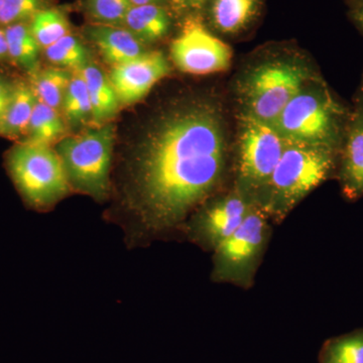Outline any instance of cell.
<instances>
[{
  "instance_id": "obj_32",
  "label": "cell",
  "mask_w": 363,
  "mask_h": 363,
  "mask_svg": "<svg viewBox=\"0 0 363 363\" xmlns=\"http://www.w3.org/2000/svg\"><path fill=\"white\" fill-rule=\"evenodd\" d=\"M354 1V7L362 6L363 0H353Z\"/></svg>"
},
{
  "instance_id": "obj_8",
  "label": "cell",
  "mask_w": 363,
  "mask_h": 363,
  "mask_svg": "<svg viewBox=\"0 0 363 363\" xmlns=\"http://www.w3.org/2000/svg\"><path fill=\"white\" fill-rule=\"evenodd\" d=\"M267 236V212L253 204L240 228L214 248L215 278L233 283L250 279Z\"/></svg>"
},
{
  "instance_id": "obj_2",
  "label": "cell",
  "mask_w": 363,
  "mask_h": 363,
  "mask_svg": "<svg viewBox=\"0 0 363 363\" xmlns=\"http://www.w3.org/2000/svg\"><path fill=\"white\" fill-rule=\"evenodd\" d=\"M336 150L288 142L262 191L260 207L267 214L284 218L301 200L326 180L335 164Z\"/></svg>"
},
{
  "instance_id": "obj_14",
  "label": "cell",
  "mask_w": 363,
  "mask_h": 363,
  "mask_svg": "<svg viewBox=\"0 0 363 363\" xmlns=\"http://www.w3.org/2000/svg\"><path fill=\"white\" fill-rule=\"evenodd\" d=\"M84 78L91 106L92 121L96 125L108 123L118 111L119 101L109 78L97 66L87 64L79 70Z\"/></svg>"
},
{
  "instance_id": "obj_31",
  "label": "cell",
  "mask_w": 363,
  "mask_h": 363,
  "mask_svg": "<svg viewBox=\"0 0 363 363\" xmlns=\"http://www.w3.org/2000/svg\"><path fill=\"white\" fill-rule=\"evenodd\" d=\"M133 6H149V4H159L162 0H130Z\"/></svg>"
},
{
  "instance_id": "obj_30",
  "label": "cell",
  "mask_w": 363,
  "mask_h": 363,
  "mask_svg": "<svg viewBox=\"0 0 363 363\" xmlns=\"http://www.w3.org/2000/svg\"><path fill=\"white\" fill-rule=\"evenodd\" d=\"M351 20L357 25V28L363 33V4L362 6L353 7L350 13Z\"/></svg>"
},
{
  "instance_id": "obj_16",
  "label": "cell",
  "mask_w": 363,
  "mask_h": 363,
  "mask_svg": "<svg viewBox=\"0 0 363 363\" xmlns=\"http://www.w3.org/2000/svg\"><path fill=\"white\" fill-rule=\"evenodd\" d=\"M38 98L32 86L16 82L13 99L0 121V136L11 140H23L32 118Z\"/></svg>"
},
{
  "instance_id": "obj_9",
  "label": "cell",
  "mask_w": 363,
  "mask_h": 363,
  "mask_svg": "<svg viewBox=\"0 0 363 363\" xmlns=\"http://www.w3.org/2000/svg\"><path fill=\"white\" fill-rule=\"evenodd\" d=\"M177 68L192 75H208L228 70L233 61L230 47L215 37L196 18L186 21L171 45Z\"/></svg>"
},
{
  "instance_id": "obj_18",
  "label": "cell",
  "mask_w": 363,
  "mask_h": 363,
  "mask_svg": "<svg viewBox=\"0 0 363 363\" xmlns=\"http://www.w3.org/2000/svg\"><path fill=\"white\" fill-rule=\"evenodd\" d=\"M65 123L59 111L37 100L26 136L21 143L47 145L58 143L65 135Z\"/></svg>"
},
{
  "instance_id": "obj_21",
  "label": "cell",
  "mask_w": 363,
  "mask_h": 363,
  "mask_svg": "<svg viewBox=\"0 0 363 363\" xmlns=\"http://www.w3.org/2000/svg\"><path fill=\"white\" fill-rule=\"evenodd\" d=\"M64 116L72 125L92 121V106L84 78L80 71H74L67 88L63 104Z\"/></svg>"
},
{
  "instance_id": "obj_24",
  "label": "cell",
  "mask_w": 363,
  "mask_h": 363,
  "mask_svg": "<svg viewBox=\"0 0 363 363\" xmlns=\"http://www.w3.org/2000/svg\"><path fill=\"white\" fill-rule=\"evenodd\" d=\"M45 58L60 68L78 71L89 64L85 45L71 33L45 48Z\"/></svg>"
},
{
  "instance_id": "obj_27",
  "label": "cell",
  "mask_w": 363,
  "mask_h": 363,
  "mask_svg": "<svg viewBox=\"0 0 363 363\" xmlns=\"http://www.w3.org/2000/svg\"><path fill=\"white\" fill-rule=\"evenodd\" d=\"M16 82L9 80L0 75V121L4 118V114L13 99Z\"/></svg>"
},
{
  "instance_id": "obj_3",
  "label": "cell",
  "mask_w": 363,
  "mask_h": 363,
  "mask_svg": "<svg viewBox=\"0 0 363 363\" xmlns=\"http://www.w3.org/2000/svg\"><path fill=\"white\" fill-rule=\"evenodd\" d=\"M345 111L314 79L286 104L272 126L288 142L337 150L346 128Z\"/></svg>"
},
{
  "instance_id": "obj_17",
  "label": "cell",
  "mask_w": 363,
  "mask_h": 363,
  "mask_svg": "<svg viewBox=\"0 0 363 363\" xmlns=\"http://www.w3.org/2000/svg\"><path fill=\"white\" fill-rule=\"evenodd\" d=\"M262 0H212V23L219 32H242L257 18Z\"/></svg>"
},
{
  "instance_id": "obj_20",
  "label": "cell",
  "mask_w": 363,
  "mask_h": 363,
  "mask_svg": "<svg viewBox=\"0 0 363 363\" xmlns=\"http://www.w3.org/2000/svg\"><path fill=\"white\" fill-rule=\"evenodd\" d=\"M72 74L63 68H45L32 72V86L40 102L59 111L63 104Z\"/></svg>"
},
{
  "instance_id": "obj_7",
  "label": "cell",
  "mask_w": 363,
  "mask_h": 363,
  "mask_svg": "<svg viewBox=\"0 0 363 363\" xmlns=\"http://www.w3.org/2000/svg\"><path fill=\"white\" fill-rule=\"evenodd\" d=\"M286 145L272 124L242 112L238 135V181L242 194L247 198L262 194Z\"/></svg>"
},
{
  "instance_id": "obj_5",
  "label": "cell",
  "mask_w": 363,
  "mask_h": 363,
  "mask_svg": "<svg viewBox=\"0 0 363 363\" xmlns=\"http://www.w3.org/2000/svg\"><path fill=\"white\" fill-rule=\"evenodd\" d=\"M114 140L116 126L108 123L60 140L56 150L71 188L98 201L107 197Z\"/></svg>"
},
{
  "instance_id": "obj_25",
  "label": "cell",
  "mask_w": 363,
  "mask_h": 363,
  "mask_svg": "<svg viewBox=\"0 0 363 363\" xmlns=\"http://www.w3.org/2000/svg\"><path fill=\"white\" fill-rule=\"evenodd\" d=\"M88 16L97 25L123 26L133 4L130 0H85Z\"/></svg>"
},
{
  "instance_id": "obj_22",
  "label": "cell",
  "mask_w": 363,
  "mask_h": 363,
  "mask_svg": "<svg viewBox=\"0 0 363 363\" xmlns=\"http://www.w3.org/2000/svg\"><path fill=\"white\" fill-rule=\"evenodd\" d=\"M30 28L33 37L44 49L70 33L66 14L57 9L38 11L30 21Z\"/></svg>"
},
{
  "instance_id": "obj_19",
  "label": "cell",
  "mask_w": 363,
  "mask_h": 363,
  "mask_svg": "<svg viewBox=\"0 0 363 363\" xmlns=\"http://www.w3.org/2000/svg\"><path fill=\"white\" fill-rule=\"evenodd\" d=\"M4 30L9 59L30 73L37 70L40 45L33 37L30 23H13L4 26Z\"/></svg>"
},
{
  "instance_id": "obj_13",
  "label": "cell",
  "mask_w": 363,
  "mask_h": 363,
  "mask_svg": "<svg viewBox=\"0 0 363 363\" xmlns=\"http://www.w3.org/2000/svg\"><path fill=\"white\" fill-rule=\"evenodd\" d=\"M85 33L112 67L133 61L147 52L145 44L125 28L96 23L87 26Z\"/></svg>"
},
{
  "instance_id": "obj_10",
  "label": "cell",
  "mask_w": 363,
  "mask_h": 363,
  "mask_svg": "<svg viewBox=\"0 0 363 363\" xmlns=\"http://www.w3.org/2000/svg\"><path fill=\"white\" fill-rule=\"evenodd\" d=\"M169 72L164 55L150 51L133 61L112 67L108 78L119 104L130 105L147 96L154 85L167 77Z\"/></svg>"
},
{
  "instance_id": "obj_23",
  "label": "cell",
  "mask_w": 363,
  "mask_h": 363,
  "mask_svg": "<svg viewBox=\"0 0 363 363\" xmlns=\"http://www.w3.org/2000/svg\"><path fill=\"white\" fill-rule=\"evenodd\" d=\"M320 363H363V330L327 341Z\"/></svg>"
},
{
  "instance_id": "obj_12",
  "label": "cell",
  "mask_w": 363,
  "mask_h": 363,
  "mask_svg": "<svg viewBox=\"0 0 363 363\" xmlns=\"http://www.w3.org/2000/svg\"><path fill=\"white\" fill-rule=\"evenodd\" d=\"M340 181L350 200L363 196V104L348 118L342 140Z\"/></svg>"
},
{
  "instance_id": "obj_1",
  "label": "cell",
  "mask_w": 363,
  "mask_h": 363,
  "mask_svg": "<svg viewBox=\"0 0 363 363\" xmlns=\"http://www.w3.org/2000/svg\"><path fill=\"white\" fill-rule=\"evenodd\" d=\"M226 155L225 128L215 105L194 102L162 116L131 169L128 208L136 228L155 234L180 223L217 187Z\"/></svg>"
},
{
  "instance_id": "obj_6",
  "label": "cell",
  "mask_w": 363,
  "mask_h": 363,
  "mask_svg": "<svg viewBox=\"0 0 363 363\" xmlns=\"http://www.w3.org/2000/svg\"><path fill=\"white\" fill-rule=\"evenodd\" d=\"M312 80L311 72L304 64L291 60L264 62L241 83L243 113L272 125L286 104Z\"/></svg>"
},
{
  "instance_id": "obj_4",
  "label": "cell",
  "mask_w": 363,
  "mask_h": 363,
  "mask_svg": "<svg viewBox=\"0 0 363 363\" xmlns=\"http://www.w3.org/2000/svg\"><path fill=\"white\" fill-rule=\"evenodd\" d=\"M6 169L23 201L38 211L65 198L71 186L56 150L18 143L6 154Z\"/></svg>"
},
{
  "instance_id": "obj_26",
  "label": "cell",
  "mask_w": 363,
  "mask_h": 363,
  "mask_svg": "<svg viewBox=\"0 0 363 363\" xmlns=\"http://www.w3.org/2000/svg\"><path fill=\"white\" fill-rule=\"evenodd\" d=\"M45 0H4L0 11V26L28 23L38 11L45 9Z\"/></svg>"
},
{
  "instance_id": "obj_29",
  "label": "cell",
  "mask_w": 363,
  "mask_h": 363,
  "mask_svg": "<svg viewBox=\"0 0 363 363\" xmlns=\"http://www.w3.org/2000/svg\"><path fill=\"white\" fill-rule=\"evenodd\" d=\"M6 59H9V57L6 30H4V26H0V61Z\"/></svg>"
},
{
  "instance_id": "obj_15",
  "label": "cell",
  "mask_w": 363,
  "mask_h": 363,
  "mask_svg": "<svg viewBox=\"0 0 363 363\" xmlns=\"http://www.w3.org/2000/svg\"><path fill=\"white\" fill-rule=\"evenodd\" d=\"M123 26L143 44H150L166 37L171 21L166 9L159 4H149L131 7Z\"/></svg>"
},
{
  "instance_id": "obj_33",
  "label": "cell",
  "mask_w": 363,
  "mask_h": 363,
  "mask_svg": "<svg viewBox=\"0 0 363 363\" xmlns=\"http://www.w3.org/2000/svg\"><path fill=\"white\" fill-rule=\"evenodd\" d=\"M4 0H0V11H1V7L4 6Z\"/></svg>"
},
{
  "instance_id": "obj_28",
  "label": "cell",
  "mask_w": 363,
  "mask_h": 363,
  "mask_svg": "<svg viewBox=\"0 0 363 363\" xmlns=\"http://www.w3.org/2000/svg\"><path fill=\"white\" fill-rule=\"evenodd\" d=\"M178 9H197L204 4L205 0H172Z\"/></svg>"
},
{
  "instance_id": "obj_11",
  "label": "cell",
  "mask_w": 363,
  "mask_h": 363,
  "mask_svg": "<svg viewBox=\"0 0 363 363\" xmlns=\"http://www.w3.org/2000/svg\"><path fill=\"white\" fill-rule=\"evenodd\" d=\"M253 206L240 190L222 198L198 216L194 233L202 242L211 247L219 245L235 233Z\"/></svg>"
}]
</instances>
